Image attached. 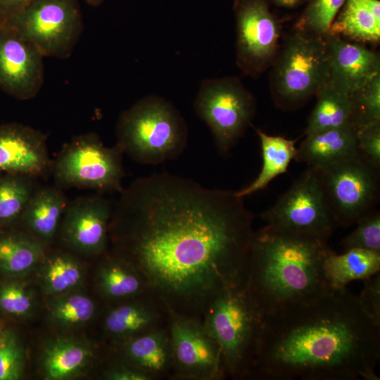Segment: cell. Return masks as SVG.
I'll return each mask as SVG.
<instances>
[{
    "label": "cell",
    "mask_w": 380,
    "mask_h": 380,
    "mask_svg": "<svg viewBox=\"0 0 380 380\" xmlns=\"http://www.w3.org/2000/svg\"><path fill=\"white\" fill-rule=\"evenodd\" d=\"M254 217L235 191L154 173L121 192L110 235L171 312L202 319L241 283Z\"/></svg>",
    "instance_id": "obj_1"
},
{
    "label": "cell",
    "mask_w": 380,
    "mask_h": 380,
    "mask_svg": "<svg viewBox=\"0 0 380 380\" xmlns=\"http://www.w3.org/2000/svg\"><path fill=\"white\" fill-rule=\"evenodd\" d=\"M380 324L346 287L264 315L250 379L379 380Z\"/></svg>",
    "instance_id": "obj_2"
},
{
    "label": "cell",
    "mask_w": 380,
    "mask_h": 380,
    "mask_svg": "<svg viewBox=\"0 0 380 380\" xmlns=\"http://www.w3.org/2000/svg\"><path fill=\"white\" fill-rule=\"evenodd\" d=\"M331 251L327 241L272 225L254 231L241 283L261 317L331 290L324 270Z\"/></svg>",
    "instance_id": "obj_3"
},
{
    "label": "cell",
    "mask_w": 380,
    "mask_h": 380,
    "mask_svg": "<svg viewBox=\"0 0 380 380\" xmlns=\"http://www.w3.org/2000/svg\"><path fill=\"white\" fill-rule=\"evenodd\" d=\"M116 137V146L136 162L158 165L184 151L188 127L174 105L162 97L149 95L120 114Z\"/></svg>",
    "instance_id": "obj_4"
},
{
    "label": "cell",
    "mask_w": 380,
    "mask_h": 380,
    "mask_svg": "<svg viewBox=\"0 0 380 380\" xmlns=\"http://www.w3.org/2000/svg\"><path fill=\"white\" fill-rule=\"evenodd\" d=\"M261 318L241 283L223 291L208 306L201 320L220 348L227 377L251 378Z\"/></svg>",
    "instance_id": "obj_5"
},
{
    "label": "cell",
    "mask_w": 380,
    "mask_h": 380,
    "mask_svg": "<svg viewBox=\"0 0 380 380\" xmlns=\"http://www.w3.org/2000/svg\"><path fill=\"white\" fill-rule=\"evenodd\" d=\"M270 68V89L275 105L285 110L300 108L328 81L325 38L293 28Z\"/></svg>",
    "instance_id": "obj_6"
},
{
    "label": "cell",
    "mask_w": 380,
    "mask_h": 380,
    "mask_svg": "<svg viewBox=\"0 0 380 380\" xmlns=\"http://www.w3.org/2000/svg\"><path fill=\"white\" fill-rule=\"evenodd\" d=\"M194 107L221 154L229 153L252 126L256 110L253 94L236 76L203 80Z\"/></svg>",
    "instance_id": "obj_7"
},
{
    "label": "cell",
    "mask_w": 380,
    "mask_h": 380,
    "mask_svg": "<svg viewBox=\"0 0 380 380\" xmlns=\"http://www.w3.org/2000/svg\"><path fill=\"white\" fill-rule=\"evenodd\" d=\"M6 25L32 44L44 57H70L83 32L77 0H34Z\"/></svg>",
    "instance_id": "obj_8"
},
{
    "label": "cell",
    "mask_w": 380,
    "mask_h": 380,
    "mask_svg": "<svg viewBox=\"0 0 380 380\" xmlns=\"http://www.w3.org/2000/svg\"><path fill=\"white\" fill-rule=\"evenodd\" d=\"M122 154L116 145L105 146L94 133L78 135L63 146L55 160L54 177L64 186L121 193Z\"/></svg>",
    "instance_id": "obj_9"
},
{
    "label": "cell",
    "mask_w": 380,
    "mask_h": 380,
    "mask_svg": "<svg viewBox=\"0 0 380 380\" xmlns=\"http://www.w3.org/2000/svg\"><path fill=\"white\" fill-rule=\"evenodd\" d=\"M337 225L350 227L374 210L379 197V168L359 153L316 170Z\"/></svg>",
    "instance_id": "obj_10"
},
{
    "label": "cell",
    "mask_w": 380,
    "mask_h": 380,
    "mask_svg": "<svg viewBox=\"0 0 380 380\" xmlns=\"http://www.w3.org/2000/svg\"><path fill=\"white\" fill-rule=\"evenodd\" d=\"M267 224L328 241L337 225L318 172L308 167L270 208L258 215Z\"/></svg>",
    "instance_id": "obj_11"
},
{
    "label": "cell",
    "mask_w": 380,
    "mask_h": 380,
    "mask_svg": "<svg viewBox=\"0 0 380 380\" xmlns=\"http://www.w3.org/2000/svg\"><path fill=\"white\" fill-rule=\"evenodd\" d=\"M233 10L236 65L246 75L258 78L279 52L281 25L267 0H234Z\"/></svg>",
    "instance_id": "obj_12"
},
{
    "label": "cell",
    "mask_w": 380,
    "mask_h": 380,
    "mask_svg": "<svg viewBox=\"0 0 380 380\" xmlns=\"http://www.w3.org/2000/svg\"><path fill=\"white\" fill-rule=\"evenodd\" d=\"M168 330L172 380H221L227 377L220 348L202 320L170 311Z\"/></svg>",
    "instance_id": "obj_13"
},
{
    "label": "cell",
    "mask_w": 380,
    "mask_h": 380,
    "mask_svg": "<svg viewBox=\"0 0 380 380\" xmlns=\"http://www.w3.org/2000/svg\"><path fill=\"white\" fill-rule=\"evenodd\" d=\"M44 58L32 44L0 25V89L20 100L34 98L44 81Z\"/></svg>",
    "instance_id": "obj_14"
},
{
    "label": "cell",
    "mask_w": 380,
    "mask_h": 380,
    "mask_svg": "<svg viewBox=\"0 0 380 380\" xmlns=\"http://www.w3.org/2000/svg\"><path fill=\"white\" fill-rule=\"evenodd\" d=\"M113 207L100 196L79 198L67 205L61 235L72 249L89 255L106 251Z\"/></svg>",
    "instance_id": "obj_15"
},
{
    "label": "cell",
    "mask_w": 380,
    "mask_h": 380,
    "mask_svg": "<svg viewBox=\"0 0 380 380\" xmlns=\"http://www.w3.org/2000/svg\"><path fill=\"white\" fill-rule=\"evenodd\" d=\"M50 166L46 134L19 123L0 124V173L32 177Z\"/></svg>",
    "instance_id": "obj_16"
},
{
    "label": "cell",
    "mask_w": 380,
    "mask_h": 380,
    "mask_svg": "<svg viewBox=\"0 0 380 380\" xmlns=\"http://www.w3.org/2000/svg\"><path fill=\"white\" fill-rule=\"evenodd\" d=\"M329 56L328 82L348 94L380 73L378 53L365 44L337 35L325 37Z\"/></svg>",
    "instance_id": "obj_17"
},
{
    "label": "cell",
    "mask_w": 380,
    "mask_h": 380,
    "mask_svg": "<svg viewBox=\"0 0 380 380\" xmlns=\"http://www.w3.org/2000/svg\"><path fill=\"white\" fill-rule=\"evenodd\" d=\"M170 310L153 291L125 300L108 309L103 327L116 344L167 325Z\"/></svg>",
    "instance_id": "obj_18"
},
{
    "label": "cell",
    "mask_w": 380,
    "mask_h": 380,
    "mask_svg": "<svg viewBox=\"0 0 380 380\" xmlns=\"http://www.w3.org/2000/svg\"><path fill=\"white\" fill-rule=\"evenodd\" d=\"M117 345L118 357L151 380L172 379L173 365L168 324Z\"/></svg>",
    "instance_id": "obj_19"
},
{
    "label": "cell",
    "mask_w": 380,
    "mask_h": 380,
    "mask_svg": "<svg viewBox=\"0 0 380 380\" xmlns=\"http://www.w3.org/2000/svg\"><path fill=\"white\" fill-rule=\"evenodd\" d=\"M305 136L294 159L317 170L359 153L357 129L350 122Z\"/></svg>",
    "instance_id": "obj_20"
},
{
    "label": "cell",
    "mask_w": 380,
    "mask_h": 380,
    "mask_svg": "<svg viewBox=\"0 0 380 380\" xmlns=\"http://www.w3.org/2000/svg\"><path fill=\"white\" fill-rule=\"evenodd\" d=\"M104 259L97 272L98 288L103 297L119 303L152 291L144 275L118 253Z\"/></svg>",
    "instance_id": "obj_21"
},
{
    "label": "cell",
    "mask_w": 380,
    "mask_h": 380,
    "mask_svg": "<svg viewBox=\"0 0 380 380\" xmlns=\"http://www.w3.org/2000/svg\"><path fill=\"white\" fill-rule=\"evenodd\" d=\"M328 34L362 44L380 41L379 0H346Z\"/></svg>",
    "instance_id": "obj_22"
},
{
    "label": "cell",
    "mask_w": 380,
    "mask_h": 380,
    "mask_svg": "<svg viewBox=\"0 0 380 380\" xmlns=\"http://www.w3.org/2000/svg\"><path fill=\"white\" fill-rule=\"evenodd\" d=\"M66 207L59 190L44 188L33 194L20 220L30 235L44 243L54 237Z\"/></svg>",
    "instance_id": "obj_23"
},
{
    "label": "cell",
    "mask_w": 380,
    "mask_h": 380,
    "mask_svg": "<svg viewBox=\"0 0 380 380\" xmlns=\"http://www.w3.org/2000/svg\"><path fill=\"white\" fill-rule=\"evenodd\" d=\"M255 129L260 142L262 165L258 177L249 185L235 191L239 197L245 198L265 189L274 178L286 173L298 151L297 140L269 135L258 128Z\"/></svg>",
    "instance_id": "obj_24"
},
{
    "label": "cell",
    "mask_w": 380,
    "mask_h": 380,
    "mask_svg": "<svg viewBox=\"0 0 380 380\" xmlns=\"http://www.w3.org/2000/svg\"><path fill=\"white\" fill-rule=\"evenodd\" d=\"M324 270L330 289H342L353 280H364L379 273L380 253L350 249L337 255L331 250L325 258Z\"/></svg>",
    "instance_id": "obj_25"
},
{
    "label": "cell",
    "mask_w": 380,
    "mask_h": 380,
    "mask_svg": "<svg viewBox=\"0 0 380 380\" xmlns=\"http://www.w3.org/2000/svg\"><path fill=\"white\" fill-rule=\"evenodd\" d=\"M92 350L80 341L60 338L49 343L42 355L45 379H66L76 375L90 362Z\"/></svg>",
    "instance_id": "obj_26"
},
{
    "label": "cell",
    "mask_w": 380,
    "mask_h": 380,
    "mask_svg": "<svg viewBox=\"0 0 380 380\" xmlns=\"http://www.w3.org/2000/svg\"><path fill=\"white\" fill-rule=\"evenodd\" d=\"M44 255V243L21 232L0 233V272L18 276L34 267Z\"/></svg>",
    "instance_id": "obj_27"
},
{
    "label": "cell",
    "mask_w": 380,
    "mask_h": 380,
    "mask_svg": "<svg viewBox=\"0 0 380 380\" xmlns=\"http://www.w3.org/2000/svg\"><path fill=\"white\" fill-rule=\"evenodd\" d=\"M316 105L310 113L304 134L341 127L350 122V95L327 82L315 96Z\"/></svg>",
    "instance_id": "obj_28"
},
{
    "label": "cell",
    "mask_w": 380,
    "mask_h": 380,
    "mask_svg": "<svg viewBox=\"0 0 380 380\" xmlns=\"http://www.w3.org/2000/svg\"><path fill=\"white\" fill-rule=\"evenodd\" d=\"M30 178L13 174L0 177V229L20 219L34 193Z\"/></svg>",
    "instance_id": "obj_29"
},
{
    "label": "cell",
    "mask_w": 380,
    "mask_h": 380,
    "mask_svg": "<svg viewBox=\"0 0 380 380\" xmlns=\"http://www.w3.org/2000/svg\"><path fill=\"white\" fill-rule=\"evenodd\" d=\"M82 277L80 264L68 254L56 253L45 259L42 281L49 294L58 296L69 292L82 282Z\"/></svg>",
    "instance_id": "obj_30"
},
{
    "label": "cell",
    "mask_w": 380,
    "mask_h": 380,
    "mask_svg": "<svg viewBox=\"0 0 380 380\" xmlns=\"http://www.w3.org/2000/svg\"><path fill=\"white\" fill-rule=\"evenodd\" d=\"M96 312L95 303L82 293H65L56 296L49 308L51 319L63 327H72L89 321Z\"/></svg>",
    "instance_id": "obj_31"
},
{
    "label": "cell",
    "mask_w": 380,
    "mask_h": 380,
    "mask_svg": "<svg viewBox=\"0 0 380 380\" xmlns=\"http://www.w3.org/2000/svg\"><path fill=\"white\" fill-rule=\"evenodd\" d=\"M346 0H310L293 28L326 37Z\"/></svg>",
    "instance_id": "obj_32"
},
{
    "label": "cell",
    "mask_w": 380,
    "mask_h": 380,
    "mask_svg": "<svg viewBox=\"0 0 380 380\" xmlns=\"http://www.w3.org/2000/svg\"><path fill=\"white\" fill-rule=\"evenodd\" d=\"M350 122L357 129L380 122V73L350 94Z\"/></svg>",
    "instance_id": "obj_33"
},
{
    "label": "cell",
    "mask_w": 380,
    "mask_h": 380,
    "mask_svg": "<svg viewBox=\"0 0 380 380\" xmlns=\"http://www.w3.org/2000/svg\"><path fill=\"white\" fill-rule=\"evenodd\" d=\"M354 231L341 241L344 251L365 249L380 253V213L374 210L361 218Z\"/></svg>",
    "instance_id": "obj_34"
},
{
    "label": "cell",
    "mask_w": 380,
    "mask_h": 380,
    "mask_svg": "<svg viewBox=\"0 0 380 380\" xmlns=\"http://www.w3.org/2000/svg\"><path fill=\"white\" fill-rule=\"evenodd\" d=\"M32 304L30 291L20 281L9 279L0 285V312L22 317L30 312Z\"/></svg>",
    "instance_id": "obj_35"
},
{
    "label": "cell",
    "mask_w": 380,
    "mask_h": 380,
    "mask_svg": "<svg viewBox=\"0 0 380 380\" xmlns=\"http://www.w3.org/2000/svg\"><path fill=\"white\" fill-rule=\"evenodd\" d=\"M25 355L16 334L8 330L0 345V380L19 379L23 372Z\"/></svg>",
    "instance_id": "obj_36"
},
{
    "label": "cell",
    "mask_w": 380,
    "mask_h": 380,
    "mask_svg": "<svg viewBox=\"0 0 380 380\" xmlns=\"http://www.w3.org/2000/svg\"><path fill=\"white\" fill-rule=\"evenodd\" d=\"M357 148L374 166L380 167V122L357 129Z\"/></svg>",
    "instance_id": "obj_37"
},
{
    "label": "cell",
    "mask_w": 380,
    "mask_h": 380,
    "mask_svg": "<svg viewBox=\"0 0 380 380\" xmlns=\"http://www.w3.org/2000/svg\"><path fill=\"white\" fill-rule=\"evenodd\" d=\"M358 298L368 315L376 323L380 324V276L379 273L364 279V287Z\"/></svg>",
    "instance_id": "obj_38"
},
{
    "label": "cell",
    "mask_w": 380,
    "mask_h": 380,
    "mask_svg": "<svg viewBox=\"0 0 380 380\" xmlns=\"http://www.w3.org/2000/svg\"><path fill=\"white\" fill-rule=\"evenodd\" d=\"M106 370L104 376L109 380H151L144 373L120 358L115 360Z\"/></svg>",
    "instance_id": "obj_39"
},
{
    "label": "cell",
    "mask_w": 380,
    "mask_h": 380,
    "mask_svg": "<svg viewBox=\"0 0 380 380\" xmlns=\"http://www.w3.org/2000/svg\"><path fill=\"white\" fill-rule=\"evenodd\" d=\"M34 0H0V25L17 14Z\"/></svg>",
    "instance_id": "obj_40"
},
{
    "label": "cell",
    "mask_w": 380,
    "mask_h": 380,
    "mask_svg": "<svg viewBox=\"0 0 380 380\" xmlns=\"http://www.w3.org/2000/svg\"><path fill=\"white\" fill-rule=\"evenodd\" d=\"M275 4L284 7H293L303 0H272Z\"/></svg>",
    "instance_id": "obj_41"
},
{
    "label": "cell",
    "mask_w": 380,
    "mask_h": 380,
    "mask_svg": "<svg viewBox=\"0 0 380 380\" xmlns=\"http://www.w3.org/2000/svg\"><path fill=\"white\" fill-rule=\"evenodd\" d=\"M8 330L9 329L2 327V326L0 325V345L2 343V342L5 339Z\"/></svg>",
    "instance_id": "obj_42"
},
{
    "label": "cell",
    "mask_w": 380,
    "mask_h": 380,
    "mask_svg": "<svg viewBox=\"0 0 380 380\" xmlns=\"http://www.w3.org/2000/svg\"><path fill=\"white\" fill-rule=\"evenodd\" d=\"M86 2L92 6H99L103 0H85Z\"/></svg>",
    "instance_id": "obj_43"
}]
</instances>
